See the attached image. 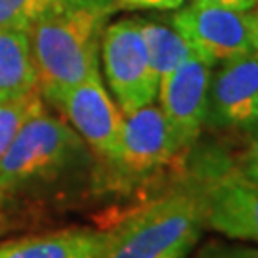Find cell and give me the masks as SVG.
Masks as SVG:
<instances>
[{
    "mask_svg": "<svg viewBox=\"0 0 258 258\" xmlns=\"http://www.w3.org/2000/svg\"><path fill=\"white\" fill-rule=\"evenodd\" d=\"M212 65L194 54L159 81V109L182 153L199 140L207 120Z\"/></svg>",
    "mask_w": 258,
    "mask_h": 258,
    "instance_id": "7",
    "label": "cell"
},
{
    "mask_svg": "<svg viewBox=\"0 0 258 258\" xmlns=\"http://www.w3.org/2000/svg\"><path fill=\"white\" fill-rule=\"evenodd\" d=\"M237 168L245 178L258 184V130L250 136L249 148L245 151V155L241 157V165Z\"/></svg>",
    "mask_w": 258,
    "mask_h": 258,
    "instance_id": "17",
    "label": "cell"
},
{
    "mask_svg": "<svg viewBox=\"0 0 258 258\" xmlns=\"http://www.w3.org/2000/svg\"><path fill=\"white\" fill-rule=\"evenodd\" d=\"M113 0H54L27 29L38 90L55 105L75 84L100 69V42Z\"/></svg>",
    "mask_w": 258,
    "mask_h": 258,
    "instance_id": "1",
    "label": "cell"
},
{
    "mask_svg": "<svg viewBox=\"0 0 258 258\" xmlns=\"http://www.w3.org/2000/svg\"><path fill=\"white\" fill-rule=\"evenodd\" d=\"M42 109H44V98L38 88L16 98L0 100V161L6 155L19 128Z\"/></svg>",
    "mask_w": 258,
    "mask_h": 258,
    "instance_id": "14",
    "label": "cell"
},
{
    "mask_svg": "<svg viewBox=\"0 0 258 258\" xmlns=\"http://www.w3.org/2000/svg\"><path fill=\"white\" fill-rule=\"evenodd\" d=\"M256 6H258V4H256ZM256 14H258V8H256Z\"/></svg>",
    "mask_w": 258,
    "mask_h": 258,
    "instance_id": "20",
    "label": "cell"
},
{
    "mask_svg": "<svg viewBox=\"0 0 258 258\" xmlns=\"http://www.w3.org/2000/svg\"><path fill=\"white\" fill-rule=\"evenodd\" d=\"M0 230H2V228H0Z\"/></svg>",
    "mask_w": 258,
    "mask_h": 258,
    "instance_id": "21",
    "label": "cell"
},
{
    "mask_svg": "<svg viewBox=\"0 0 258 258\" xmlns=\"http://www.w3.org/2000/svg\"><path fill=\"white\" fill-rule=\"evenodd\" d=\"M172 27L207 63H222L258 52L256 10H239L191 0L172 16Z\"/></svg>",
    "mask_w": 258,
    "mask_h": 258,
    "instance_id": "5",
    "label": "cell"
},
{
    "mask_svg": "<svg viewBox=\"0 0 258 258\" xmlns=\"http://www.w3.org/2000/svg\"><path fill=\"white\" fill-rule=\"evenodd\" d=\"M117 10H178L184 0H113Z\"/></svg>",
    "mask_w": 258,
    "mask_h": 258,
    "instance_id": "18",
    "label": "cell"
},
{
    "mask_svg": "<svg viewBox=\"0 0 258 258\" xmlns=\"http://www.w3.org/2000/svg\"><path fill=\"white\" fill-rule=\"evenodd\" d=\"M203 228L201 195L187 182L107 231L102 258H185Z\"/></svg>",
    "mask_w": 258,
    "mask_h": 258,
    "instance_id": "2",
    "label": "cell"
},
{
    "mask_svg": "<svg viewBox=\"0 0 258 258\" xmlns=\"http://www.w3.org/2000/svg\"><path fill=\"white\" fill-rule=\"evenodd\" d=\"M211 126L252 136L258 130V52L222 61L211 77L207 120Z\"/></svg>",
    "mask_w": 258,
    "mask_h": 258,
    "instance_id": "8",
    "label": "cell"
},
{
    "mask_svg": "<svg viewBox=\"0 0 258 258\" xmlns=\"http://www.w3.org/2000/svg\"><path fill=\"white\" fill-rule=\"evenodd\" d=\"M195 258H258V249L224 241H209Z\"/></svg>",
    "mask_w": 258,
    "mask_h": 258,
    "instance_id": "16",
    "label": "cell"
},
{
    "mask_svg": "<svg viewBox=\"0 0 258 258\" xmlns=\"http://www.w3.org/2000/svg\"><path fill=\"white\" fill-rule=\"evenodd\" d=\"M100 57L122 115L155 102L159 79L149 61L140 19H119L103 29Z\"/></svg>",
    "mask_w": 258,
    "mask_h": 258,
    "instance_id": "6",
    "label": "cell"
},
{
    "mask_svg": "<svg viewBox=\"0 0 258 258\" xmlns=\"http://www.w3.org/2000/svg\"><path fill=\"white\" fill-rule=\"evenodd\" d=\"M203 201L205 226L239 241L258 243V184L218 149L197 157L189 180Z\"/></svg>",
    "mask_w": 258,
    "mask_h": 258,
    "instance_id": "3",
    "label": "cell"
},
{
    "mask_svg": "<svg viewBox=\"0 0 258 258\" xmlns=\"http://www.w3.org/2000/svg\"><path fill=\"white\" fill-rule=\"evenodd\" d=\"M182 151L159 105H144L124 115L119 151L111 161L122 176L140 178L172 163Z\"/></svg>",
    "mask_w": 258,
    "mask_h": 258,
    "instance_id": "10",
    "label": "cell"
},
{
    "mask_svg": "<svg viewBox=\"0 0 258 258\" xmlns=\"http://www.w3.org/2000/svg\"><path fill=\"white\" fill-rule=\"evenodd\" d=\"M197 2L218 4V6H228V8H239V10H252L258 4V0H197Z\"/></svg>",
    "mask_w": 258,
    "mask_h": 258,
    "instance_id": "19",
    "label": "cell"
},
{
    "mask_svg": "<svg viewBox=\"0 0 258 258\" xmlns=\"http://www.w3.org/2000/svg\"><path fill=\"white\" fill-rule=\"evenodd\" d=\"M54 0H0V29H29Z\"/></svg>",
    "mask_w": 258,
    "mask_h": 258,
    "instance_id": "15",
    "label": "cell"
},
{
    "mask_svg": "<svg viewBox=\"0 0 258 258\" xmlns=\"http://www.w3.org/2000/svg\"><path fill=\"white\" fill-rule=\"evenodd\" d=\"M55 105L63 111L71 128L92 151L107 163L117 157L124 115L105 90L100 69L69 88Z\"/></svg>",
    "mask_w": 258,
    "mask_h": 258,
    "instance_id": "9",
    "label": "cell"
},
{
    "mask_svg": "<svg viewBox=\"0 0 258 258\" xmlns=\"http://www.w3.org/2000/svg\"><path fill=\"white\" fill-rule=\"evenodd\" d=\"M83 140L67 122L42 109L19 128L0 161V195L57 174L81 153Z\"/></svg>",
    "mask_w": 258,
    "mask_h": 258,
    "instance_id": "4",
    "label": "cell"
},
{
    "mask_svg": "<svg viewBox=\"0 0 258 258\" xmlns=\"http://www.w3.org/2000/svg\"><path fill=\"white\" fill-rule=\"evenodd\" d=\"M140 27L146 40L149 61L159 81L194 54L191 46L174 27L149 19H140Z\"/></svg>",
    "mask_w": 258,
    "mask_h": 258,
    "instance_id": "13",
    "label": "cell"
},
{
    "mask_svg": "<svg viewBox=\"0 0 258 258\" xmlns=\"http://www.w3.org/2000/svg\"><path fill=\"white\" fill-rule=\"evenodd\" d=\"M107 231L63 230L0 245V258H102Z\"/></svg>",
    "mask_w": 258,
    "mask_h": 258,
    "instance_id": "11",
    "label": "cell"
},
{
    "mask_svg": "<svg viewBox=\"0 0 258 258\" xmlns=\"http://www.w3.org/2000/svg\"><path fill=\"white\" fill-rule=\"evenodd\" d=\"M38 88L27 29H0V100Z\"/></svg>",
    "mask_w": 258,
    "mask_h": 258,
    "instance_id": "12",
    "label": "cell"
}]
</instances>
